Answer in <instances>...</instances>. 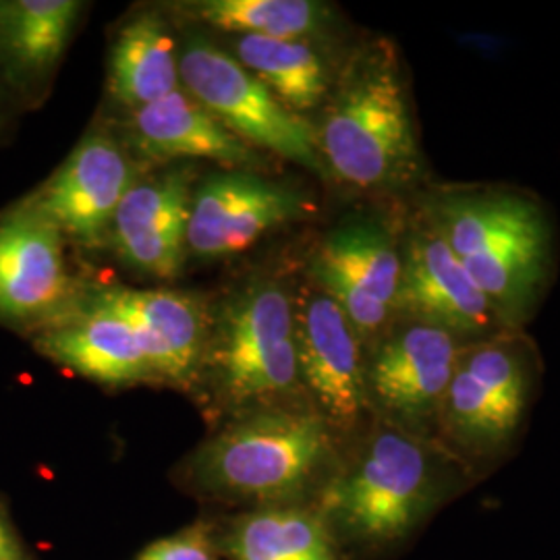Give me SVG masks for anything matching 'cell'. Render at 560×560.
<instances>
[{
	"instance_id": "cell-1",
	"label": "cell",
	"mask_w": 560,
	"mask_h": 560,
	"mask_svg": "<svg viewBox=\"0 0 560 560\" xmlns=\"http://www.w3.org/2000/svg\"><path fill=\"white\" fill-rule=\"evenodd\" d=\"M330 423L318 411L249 409L194 451L191 492L252 509L289 506L330 457Z\"/></svg>"
},
{
	"instance_id": "cell-2",
	"label": "cell",
	"mask_w": 560,
	"mask_h": 560,
	"mask_svg": "<svg viewBox=\"0 0 560 560\" xmlns=\"http://www.w3.org/2000/svg\"><path fill=\"white\" fill-rule=\"evenodd\" d=\"M326 173L358 189L409 183L420 148L399 60L390 44L353 57L316 131Z\"/></svg>"
},
{
	"instance_id": "cell-3",
	"label": "cell",
	"mask_w": 560,
	"mask_h": 560,
	"mask_svg": "<svg viewBox=\"0 0 560 560\" xmlns=\"http://www.w3.org/2000/svg\"><path fill=\"white\" fill-rule=\"evenodd\" d=\"M428 224L502 322L534 300L550 258V226L538 203L509 189H448L430 201Z\"/></svg>"
},
{
	"instance_id": "cell-4",
	"label": "cell",
	"mask_w": 560,
	"mask_h": 560,
	"mask_svg": "<svg viewBox=\"0 0 560 560\" xmlns=\"http://www.w3.org/2000/svg\"><path fill=\"white\" fill-rule=\"evenodd\" d=\"M439 494L434 455L409 430L376 432L324 494L328 517L365 546L400 540Z\"/></svg>"
},
{
	"instance_id": "cell-5",
	"label": "cell",
	"mask_w": 560,
	"mask_h": 560,
	"mask_svg": "<svg viewBox=\"0 0 560 560\" xmlns=\"http://www.w3.org/2000/svg\"><path fill=\"white\" fill-rule=\"evenodd\" d=\"M217 395L226 405L289 397L301 386L293 301L275 282H258L222 310L210 347Z\"/></svg>"
},
{
	"instance_id": "cell-6",
	"label": "cell",
	"mask_w": 560,
	"mask_h": 560,
	"mask_svg": "<svg viewBox=\"0 0 560 560\" xmlns=\"http://www.w3.org/2000/svg\"><path fill=\"white\" fill-rule=\"evenodd\" d=\"M179 73L189 96L247 145L326 175L310 122L289 110L235 57L203 38H189L179 55Z\"/></svg>"
},
{
	"instance_id": "cell-7",
	"label": "cell",
	"mask_w": 560,
	"mask_h": 560,
	"mask_svg": "<svg viewBox=\"0 0 560 560\" xmlns=\"http://www.w3.org/2000/svg\"><path fill=\"white\" fill-rule=\"evenodd\" d=\"M65 237L25 200L0 214V324L38 332L67 316Z\"/></svg>"
},
{
	"instance_id": "cell-8",
	"label": "cell",
	"mask_w": 560,
	"mask_h": 560,
	"mask_svg": "<svg viewBox=\"0 0 560 560\" xmlns=\"http://www.w3.org/2000/svg\"><path fill=\"white\" fill-rule=\"evenodd\" d=\"M305 210L310 206L298 189L254 173L208 177L189 203L187 252L201 260L235 256Z\"/></svg>"
},
{
	"instance_id": "cell-9",
	"label": "cell",
	"mask_w": 560,
	"mask_h": 560,
	"mask_svg": "<svg viewBox=\"0 0 560 560\" xmlns=\"http://www.w3.org/2000/svg\"><path fill=\"white\" fill-rule=\"evenodd\" d=\"M527 361L511 339L460 347L442 418L460 442L492 448L511 439L527 407Z\"/></svg>"
},
{
	"instance_id": "cell-10",
	"label": "cell",
	"mask_w": 560,
	"mask_h": 560,
	"mask_svg": "<svg viewBox=\"0 0 560 560\" xmlns=\"http://www.w3.org/2000/svg\"><path fill=\"white\" fill-rule=\"evenodd\" d=\"M400 268V254L381 224L355 221L322 241L312 277L339 305L355 335L372 337L397 305Z\"/></svg>"
},
{
	"instance_id": "cell-11",
	"label": "cell",
	"mask_w": 560,
	"mask_h": 560,
	"mask_svg": "<svg viewBox=\"0 0 560 560\" xmlns=\"http://www.w3.org/2000/svg\"><path fill=\"white\" fill-rule=\"evenodd\" d=\"M460 347L459 339L442 328L405 322L382 340L365 368L368 399L409 428L441 418Z\"/></svg>"
},
{
	"instance_id": "cell-12",
	"label": "cell",
	"mask_w": 560,
	"mask_h": 560,
	"mask_svg": "<svg viewBox=\"0 0 560 560\" xmlns=\"http://www.w3.org/2000/svg\"><path fill=\"white\" fill-rule=\"evenodd\" d=\"M129 187L131 166L119 145L102 133H90L55 175L23 200L52 222L65 240L96 247L108 240Z\"/></svg>"
},
{
	"instance_id": "cell-13",
	"label": "cell",
	"mask_w": 560,
	"mask_h": 560,
	"mask_svg": "<svg viewBox=\"0 0 560 560\" xmlns=\"http://www.w3.org/2000/svg\"><path fill=\"white\" fill-rule=\"evenodd\" d=\"M397 305L407 320L442 328L457 339L492 335L502 318L459 258L425 222L400 258Z\"/></svg>"
},
{
	"instance_id": "cell-14",
	"label": "cell",
	"mask_w": 560,
	"mask_h": 560,
	"mask_svg": "<svg viewBox=\"0 0 560 560\" xmlns=\"http://www.w3.org/2000/svg\"><path fill=\"white\" fill-rule=\"evenodd\" d=\"M301 384L330 425L349 428L368 405L360 337L326 293L312 295L295 314Z\"/></svg>"
},
{
	"instance_id": "cell-15",
	"label": "cell",
	"mask_w": 560,
	"mask_h": 560,
	"mask_svg": "<svg viewBox=\"0 0 560 560\" xmlns=\"http://www.w3.org/2000/svg\"><path fill=\"white\" fill-rule=\"evenodd\" d=\"M129 322L156 382L191 388L206 361V320L194 298L175 291L106 289L96 301Z\"/></svg>"
},
{
	"instance_id": "cell-16",
	"label": "cell",
	"mask_w": 560,
	"mask_h": 560,
	"mask_svg": "<svg viewBox=\"0 0 560 560\" xmlns=\"http://www.w3.org/2000/svg\"><path fill=\"white\" fill-rule=\"evenodd\" d=\"M189 203L185 171L131 185L108 233L120 260L159 279H175L187 252Z\"/></svg>"
},
{
	"instance_id": "cell-17",
	"label": "cell",
	"mask_w": 560,
	"mask_h": 560,
	"mask_svg": "<svg viewBox=\"0 0 560 560\" xmlns=\"http://www.w3.org/2000/svg\"><path fill=\"white\" fill-rule=\"evenodd\" d=\"M75 0H0V85L38 102L80 20Z\"/></svg>"
},
{
	"instance_id": "cell-18",
	"label": "cell",
	"mask_w": 560,
	"mask_h": 560,
	"mask_svg": "<svg viewBox=\"0 0 560 560\" xmlns=\"http://www.w3.org/2000/svg\"><path fill=\"white\" fill-rule=\"evenodd\" d=\"M34 347L46 360L104 386L156 382L129 322L98 303L92 312L67 314L46 326Z\"/></svg>"
},
{
	"instance_id": "cell-19",
	"label": "cell",
	"mask_w": 560,
	"mask_h": 560,
	"mask_svg": "<svg viewBox=\"0 0 560 560\" xmlns=\"http://www.w3.org/2000/svg\"><path fill=\"white\" fill-rule=\"evenodd\" d=\"M131 131L140 152L154 161L208 159L231 168L260 162L252 145L231 133L183 90L133 110Z\"/></svg>"
},
{
	"instance_id": "cell-20",
	"label": "cell",
	"mask_w": 560,
	"mask_h": 560,
	"mask_svg": "<svg viewBox=\"0 0 560 560\" xmlns=\"http://www.w3.org/2000/svg\"><path fill=\"white\" fill-rule=\"evenodd\" d=\"M229 560H337L328 525L300 506H264L245 511L217 532Z\"/></svg>"
},
{
	"instance_id": "cell-21",
	"label": "cell",
	"mask_w": 560,
	"mask_h": 560,
	"mask_svg": "<svg viewBox=\"0 0 560 560\" xmlns=\"http://www.w3.org/2000/svg\"><path fill=\"white\" fill-rule=\"evenodd\" d=\"M177 44L159 13L125 23L110 50V92L133 110L166 98L179 88Z\"/></svg>"
},
{
	"instance_id": "cell-22",
	"label": "cell",
	"mask_w": 560,
	"mask_h": 560,
	"mask_svg": "<svg viewBox=\"0 0 560 560\" xmlns=\"http://www.w3.org/2000/svg\"><path fill=\"white\" fill-rule=\"evenodd\" d=\"M235 52L241 65L298 115L316 108L328 92L326 65L305 40L241 36Z\"/></svg>"
},
{
	"instance_id": "cell-23",
	"label": "cell",
	"mask_w": 560,
	"mask_h": 560,
	"mask_svg": "<svg viewBox=\"0 0 560 560\" xmlns=\"http://www.w3.org/2000/svg\"><path fill=\"white\" fill-rule=\"evenodd\" d=\"M189 11L224 32L277 40H303L328 18V9L312 0H201Z\"/></svg>"
},
{
	"instance_id": "cell-24",
	"label": "cell",
	"mask_w": 560,
	"mask_h": 560,
	"mask_svg": "<svg viewBox=\"0 0 560 560\" xmlns=\"http://www.w3.org/2000/svg\"><path fill=\"white\" fill-rule=\"evenodd\" d=\"M217 529L210 523H196L168 538L148 546L136 560H219Z\"/></svg>"
},
{
	"instance_id": "cell-25",
	"label": "cell",
	"mask_w": 560,
	"mask_h": 560,
	"mask_svg": "<svg viewBox=\"0 0 560 560\" xmlns=\"http://www.w3.org/2000/svg\"><path fill=\"white\" fill-rule=\"evenodd\" d=\"M0 560H27L23 548H21L20 538L15 536L11 523L0 511Z\"/></svg>"
},
{
	"instance_id": "cell-26",
	"label": "cell",
	"mask_w": 560,
	"mask_h": 560,
	"mask_svg": "<svg viewBox=\"0 0 560 560\" xmlns=\"http://www.w3.org/2000/svg\"><path fill=\"white\" fill-rule=\"evenodd\" d=\"M2 85H0V127H2V119H4V94H2Z\"/></svg>"
}]
</instances>
